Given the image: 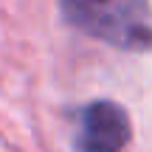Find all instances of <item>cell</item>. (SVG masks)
Returning a JSON list of instances; mask_svg holds the SVG:
<instances>
[{
	"label": "cell",
	"mask_w": 152,
	"mask_h": 152,
	"mask_svg": "<svg viewBox=\"0 0 152 152\" xmlns=\"http://www.w3.org/2000/svg\"><path fill=\"white\" fill-rule=\"evenodd\" d=\"M62 17L76 31L96 37L118 51H152L149 0H59Z\"/></svg>",
	"instance_id": "6da1fadb"
},
{
	"label": "cell",
	"mask_w": 152,
	"mask_h": 152,
	"mask_svg": "<svg viewBox=\"0 0 152 152\" xmlns=\"http://www.w3.org/2000/svg\"><path fill=\"white\" fill-rule=\"evenodd\" d=\"M132 138L130 115L124 107L107 102H93L79 115V132L76 147L79 152H121Z\"/></svg>",
	"instance_id": "7a4b0ae2"
}]
</instances>
